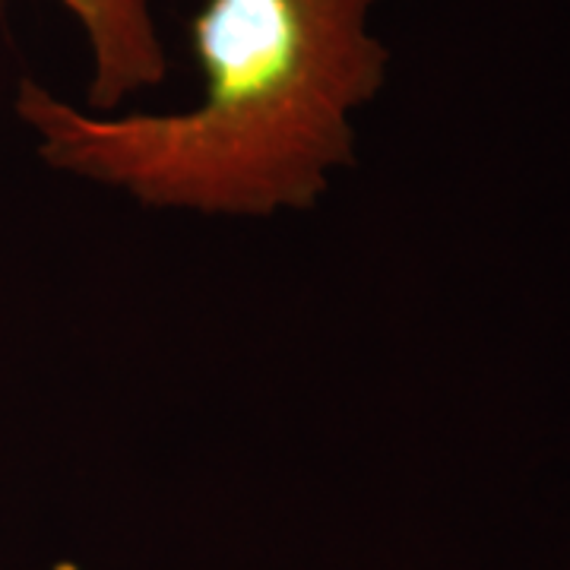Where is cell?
Here are the masks:
<instances>
[{"label":"cell","instance_id":"obj_1","mask_svg":"<svg viewBox=\"0 0 570 570\" xmlns=\"http://www.w3.org/2000/svg\"><path fill=\"white\" fill-rule=\"evenodd\" d=\"M377 0H206L190 20L204 77L181 111L99 115L20 82L17 115L55 171L149 209L266 219L311 209L355 163L352 118L387 82Z\"/></svg>","mask_w":570,"mask_h":570},{"label":"cell","instance_id":"obj_2","mask_svg":"<svg viewBox=\"0 0 570 570\" xmlns=\"http://www.w3.org/2000/svg\"><path fill=\"white\" fill-rule=\"evenodd\" d=\"M80 26L89 48V92L86 108L108 115L163 86L168 55L156 26V0H61Z\"/></svg>","mask_w":570,"mask_h":570}]
</instances>
